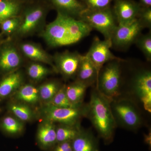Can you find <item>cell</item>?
Masks as SVG:
<instances>
[{
    "instance_id": "obj_3",
    "label": "cell",
    "mask_w": 151,
    "mask_h": 151,
    "mask_svg": "<svg viewBox=\"0 0 151 151\" xmlns=\"http://www.w3.org/2000/svg\"><path fill=\"white\" fill-rule=\"evenodd\" d=\"M121 60L107 63L101 68L96 84V88L111 101L120 94L121 84Z\"/></svg>"
},
{
    "instance_id": "obj_20",
    "label": "cell",
    "mask_w": 151,
    "mask_h": 151,
    "mask_svg": "<svg viewBox=\"0 0 151 151\" xmlns=\"http://www.w3.org/2000/svg\"><path fill=\"white\" fill-rule=\"evenodd\" d=\"M89 86L81 81L75 82L65 86V93L68 98L73 105L82 104L86 89Z\"/></svg>"
},
{
    "instance_id": "obj_21",
    "label": "cell",
    "mask_w": 151,
    "mask_h": 151,
    "mask_svg": "<svg viewBox=\"0 0 151 151\" xmlns=\"http://www.w3.org/2000/svg\"><path fill=\"white\" fill-rule=\"evenodd\" d=\"M21 6L18 0H0V23L7 19L19 16Z\"/></svg>"
},
{
    "instance_id": "obj_29",
    "label": "cell",
    "mask_w": 151,
    "mask_h": 151,
    "mask_svg": "<svg viewBox=\"0 0 151 151\" xmlns=\"http://www.w3.org/2000/svg\"><path fill=\"white\" fill-rule=\"evenodd\" d=\"M135 43L143 52L147 60H151V33L142 35L138 37Z\"/></svg>"
},
{
    "instance_id": "obj_37",
    "label": "cell",
    "mask_w": 151,
    "mask_h": 151,
    "mask_svg": "<svg viewBox=\"0 0 151 151\" xmlns=\"http://www.w3.org/2000/svg\"><path fill=\"white\" fill-rule=\"evenodd\" d=\"M96 151H99V150H96Z\"/></svg>"
},
{
    "instance_id": "obj_18",
    "label": "cell",
    "mask_w": 151,
    "mask_h": 151,
    "mask_svg": "<svg viewBox=\"0 0 151 151\" xmlns=\"http://www.w3.org/2000/svg\"><path fill=\"white\" fill-rule=\"evenodd\" d=\"M54 6L60 12L78 19L81 13L86 9L85 5L78 0H50Z\"/></svg>"
},
{
    "instance_id": "obj_34",
    "label": "cell",
    "mask_w": 151,
    "mask_h": 151,
    "mask_svg": "<svg viewBox=\"0 0 151 151\" xmlns=\"http://www.w3.org/2000/svg\"><path fill=\"white\" fill-rule=\"evenodd\" d=\"M142 4L145 7H150L151 6V0H140Z\"/></svg>"
},
{
    "instance_id": "obj_15",
    "label": "cell",
    "mask_w": 151,
    "mask_h": 151,
    "mask_svg": "<svg viewBox=\"0 0 151 151\" xmlns=\"http://www.w3.org/2000/svg\"><path fill=\"white\" fill-rule=\"evenodd\" d=\"M76 76V80L83 82L89 87L97 83V70L86 54L81 56L80 65Z\"/></svg>"
},
{
    "instance_id": "obj_5",
    "label": "cell",
    "mask_w": 151,
    "mask_h": 151,
    "mask_svg": "<svg viewBox=\"0 0 151 151\" xmlns=\"http://www.w3.org/2000/svg\"><path fill=\"white\" fill-rule=\"evenodd\" d=\"M78 19L102 34L105 39L111 40L118 25L115 15L110 8L99 10L86 9L81 13Z\"/></svg>"
},
{
    "instance_id": "obj_33",
    "label": "cell",
    "mask_w": 151,
    "mask_h": 151,
    "mask_svg": "<svg viewBox=\"0 0 151 151\" xmlns=\"http://www.w3.org/2000/svg\"><path fill=\"white\" fill-rule=\"evenodd\" d=\"M52 151H73L71 142L57 143Z\"/></svg>"
},
{
    "instance_id": "obj_11",
    "label": "cell",
    "mask_w": 151,
    "mask_h": 151,
    "mask_svg": "<svg viewBox=\"0 0 151 151\" xmlns=\"http://www.w3.org/2000/svg\"><path fill=\"white\" fill-rule=\"evenodd\" d=\"M81 56L77 52L65 51L58 52L53 56L56 70L67 79L76 76Z\"/></svg>"
},
{
    "instance_id": "obj_32",
    "label": "cell",
    "mask_w": 151,
    "mask_h": 151,
    "mask_svg": "<svg viewBox=\"0 0 151 151\" xmlns=\"http://www.w3.org/2000/svg\"><path fill=\"white\" fill-rule=\"evenodd\" d=\"M137 19L145 28H151V9L150 7L141 9Z\"/></svg>"
},
{
    "instance_id": "obj_9",
    "label": "cell",
    "mask_w": 151,
    "mask_h": 151,
    "mask_svg": "<svg viewBox=\"0 0 151 151\" xmlns=\"http://www.w3.org/2000/svg\"><path fill=\"white\" fill-rule=\"evenodd\" d=\"M144 28L138 19L129 23L118 24L111 37L112 47L118 48L129 47L135 43Z\"/></svg>"
},
{
    "instance_id": "obj_10",
    "label": "cell",
    "mask_w": 151,
    "mask_h": 151,
    "mask_svg": "<svg viewBox=\"0 0 151 151\" xmlns=\"http://www.w3.org/2000/svg\"><path fill=\"white\" fill-rule=\"evenodd\" d=\"M22 56L11 38L7 37L0 44V73L6 74L17 70L22 63Z\"/></svg>"
},
{
    "instance_id": "obj_8",
    "label": "cell",
    "mask_w": 151,
    "mask_h": 151,
    "mask_svg": "<svg viewBox=\"0 0 151 151\" xmlns=\"http://www.w3.org/2000/svg\"><path fill=\"white\" fill-rule=\"evenodd\" d=\"M112 47L111 40H102L98 37H95L89 51L86 53V55L97 70V79L100 70L106 63L116 60L124 61L122 58L115 56L111 52L110 49Z\"/></svg>"
},
{
    "instance_id": "obj_13",
    "label": "cell",
    "mask_w": 151,
    "mask_h": 151,
    "mask_svg": "<svg viewBox=\"0 0 151 151\" xmlns=\"http://www.w3.org/2000/svg\"><path fill=\"white\" fill-rule=\"evenodd\" d=\"M140 6L130 0H116L114 14L118 24H125L137 19L140 11Z\"/></svg>"
},
{
    "instance_id": "obj_22",
    "label": "cell",
    "mask_w": 151,
    "mask_h": 151,
    "mask_svg": "<svg viewBox=\"0 0 151 151\" xmlns=\"http://www.w3.org/2000/svg\"><path fill=\"white\" fill-rule=\"evenodd\" d=\"M81 130L79 125L69 126L62 124L56 128V144L63 142H71Z\"/></svg>"
},
{
    "instance_id": "obj_23",
    "label": "cell",
    "mask_w": 151,
    "mask_h": 151,
    "mask_svg": "<svg viewBox=\"0 0 151 151\" xmlns=\"http://www.w3.org/2000/svg\"><path fill=\"white\" fill-rule=\"evenodd\" d=\"M17 97L26 103H35L39 98L38 89L32 84L22 85L19 88Z\"/></svg>"
},
{
    "instance_id": "obj_28",
    "label": "cell",
    "mask_w": 151,
    "mask_h": 151,
    "mask_svg": "<svg viewBox=\"0 0 151 151\" xmlns=\"http://www.w3.org/2000/svg\"><path fill=\"white\" fill-rule=\"evenodd\" d=\"M1 124L4 130L11 134H19L23 129V125L21 121L11 116L4 118Z\"/></svg>"
},
{
    "instance_id": "obj_2",
    "label": "cell",
    "mask_w": 151,
    "mask_h": 151,
    "mask_svg": "<svg viewBox=\"0 0 151 151\" xmlns=\"http://www.w3.org/2000/svg\"><path fill=\"white\" fill-rule=\"evenodd\" d=\"M111 102L95 87L91 93L89 104L86 105V117L89 118L99 136L106 142L113 139L117 127Z\"/></svg>"
},
{
    "instance_id": "obj_1",
    "label": "cell",
    "mask_w": 151,
    "mask_h": 151,
    "mask_svg": "<svg viewBox=\"0 0 151 151\" xmlns=\"http://www.w3.org/2000/svg\"><path fill=\"white\" fill-rule=\"evenodd\" d=\"M92 30L82 21L58 12L55 19L45 27L41 36L49 46L59 47L77 43Z\"/></svg>"
},
{
    "instance_id": "obj_16",
    "label": "cell",
    "mask_w": 151,
    "mask_h": 151,
    "mask_svg": "<svg viewBox=\"0 0 151 151\" xmlns=\"http://www.w3.org/2000/svg\"><path fill=\"white\" fill-rule=\"evenodd\" d=\"M23 75L17 70L4 75L0 80V98L7 97L19 89L23 82Z\"/></svg>"
},
{
    "instance_id": "obj_30",
    "label": "cell",
    "mask_w": 151,
    "mask_h": 151,
    "mask_svg": "<svg viewBox=\"0 0 151 151\" xmlns=\"http://www.w3.org/2000/svg\"><path fill=\"white\" fill-rule=\"evenodd\" d=\"M10 109L11 112L20 121L27 122L32 118V111L27 105L14 104L11 105Z\"/></svg>"
},
{
    "instance_id": "obj_26",
    "label": "cell",
    "mask_w": 151,
    "mask_h": 151,
    "mask_svg": "<svg viewBox=\"0 0 151 151\" xmlns=\"http://www.w3.org/2000/svg\"><path fill=\"white\" fill-rule=\"evenodd\" d=\"M60 87L59 84L55 81L45 83L38 88L39 97L48 103L54 97Z\"/></svg>"
},
{
    "instance_id": "obj_24",
    "label": "cell",
    "mask_w": 151,
    "mask_h": 151,
    "mask_svg": "<svg viewBox=\"0 0 151 151\" xmlns=\"http://www.w3.org/2000/svg\"><path fill=\"white\" fill-rule=\"evenodd\" d=\"M21 21V17L18 16L5 20L0 23V35L5 37L12 36L18 29Z\"/></svg>"
},
{
    "instance_id": "obj_7",
    "label": "cell",
    "mask_w": 151,
    "mask_h": 151,
    "mask_svg": "<svg viewBox=\"0 0 151 151\" xmlns=\"http://www.w3.org/2000/svg\"><path fill=\"white\" fill-rule=\"evenodd\" d=\"M46 121L69 126L78 125L82 117H86V105L81 104L71 108H59L47 105L44 110Z\"/></svg>"
},
{
    "instance_id": "obj_27",
    "label": "cell",
    "mask_w": 151,
    "mask_h": 151,
    "mask_svg": "<svg viewBox=\"0 0 151 151\" xmlns=\"http://www.w3.org/2000/svg\"><path fill=\"white\" fill-rule=\"evenodd\" d=\"M27 72L29 76L35 81H40L48 75L50 70L42 63H33L29 65Z\"/></svg>"
},
{
    "instance_id": "obj_36",
    "label": "cell",
    "mask_w": 151,
    "mask_h": 151,
    "mask_svg": "<svg viewBox=\"0 0 151 151\" xmlns=\"http://www.w3.org/2000/svg\"><path fill=\"white\" fill-rule=\"evenodd\" d=\"M7 37H4L3 36H2L1 35H0V44L2 42L5 40L6 38Z\"/></svg>"
},
{
    "instance_id": "obj_35",
    "label": "cell",
    "mask_w": 151,
    "mask_h": 151,
    "mask_svg": "<svg viewBox=\"0 0 151 151\" xmlns=\"http://www.w3.org/2000/svg\"><path fill=\"white\" fill-rule=\"evenodd\" d=\"M145 142L147 144L151 145V134H148L146 135L145 138Z\"/></svg>"
},
{
    "instance_id": "obj_6",
    "label": "cell",
    "mask_w": 151,
    "mask_h": 151,
    "mask_svg": "<svg viewBox=\"0 0 151 151\" xmlns=\"http://www.w3.org/2000/svg\"><path fill=\"white\" fill-rule=\"evenodd\" d=\"M46 15V9L42 6L37 5L28 8L21 17L19 26L12 36L25 37L39 31L43 28Z\"/></svg>"
},
{
    "instance_id": "obj_31",
    "label": "cell",
    "mask_w": 151,
    "mask_h": 151,
    "mask_svg": "<svg viewBox=\"0 0 151 151\" xmlns=\"http://www.w3.org/2000/svg\"><path fill=\"white\" fill-rule=\"evenodd\" d=\"M113 0H84L85 6L90 10H99L109 8Z\"/></svg>"
},
{
    "instance_id": "obj_25",
    "label": "cell",
    "mask_w": 151,
    "mask_h": 151,
    "mask_svg": "<svg viewBox=\"0 0 151 151\" xmlns=\"http://www.w3.org/2000/svg\"><path fill=\"white\" fill-rule=\"evenodd\" d=\"M47 105L59 108H71L79 105H73L70 102L65 93V86L63 85L60 87L52 100L47 103Z\"/></svg>"
},
{
    "instance_id": "obj_17",
    "label": "cell",
    "mask_w": 151,
    "mask_h": 151,
    "mask_svg": "<svg viewBox=\"0 0 151 151\" xmlns=\"http://www.w3.org/2000/svg\"><path fill=\"white\" fill-rule=\"evenodd\" d=\"M37 139L39 145L44 149L56 144V127L54 123L46 121L42 124L38 130Z\"/></svg>"
},
{
    "instance_id": "obj_12",
    "label": "cell",
    "mask_w": 151,
    "mask_h": 151,
    "mask_svg": "<svg viewBox=\"0 0 151 151\" xmlns=\"http://www.w3.org/2000/svg\"><path fill=\"white\" fill-rule=\"evenodd\" d=\"M133 91L142 104L145 111L151 112V72L141 70L135 76L133 82Z\"/></svg>"
},
{
    "instance_id": "obj_4",
    "label": "cell",
    "mask_w": 151,
    "mask_h": 151,
    "mask_svg": "<svg viewBox=\"0 0 151 151\" xmlns=\"http://www.w3.org/2000/svg\"><path fill=\"white\" fill-rule=\"evenodd\" d=\"M111 106L116 124L129 130H136L142 123L139 108L133 101L126 99L112 100Z\"/></svg>"
},
{
    "instance_id": "obj_19",
    "label": "cell",
    "mask_w": 151,
    "mask_h": 151,
    "mask_svg": "<svg viewBox=\"0 0 151 151\" xmlns=\"http://www.w3.org/2000/svg\"><path fill=\"white\" fill-rule=\"evenodd\" d=\"M73 151H96L97 144L94 136L89 131L81 129L71 141Z\"/></svg>"
},
{
    "instance_id": "obj_14",
    "label": "cell",
    "mask_w": 151,
    "mask_h": 151,
    "mask_svg": "<svg viewBox=\"0 0 151 151\" xmlns=\"http://www.w3.org/2000/svg\"><path fill=\"white\" fill-rule=\"evenodd\" d=\"M18 47L22 55L35 62L48 64L56 70L53 56L49 54L37 44L24 42L20 44Z\"/></svg>"
}]
</instances>
